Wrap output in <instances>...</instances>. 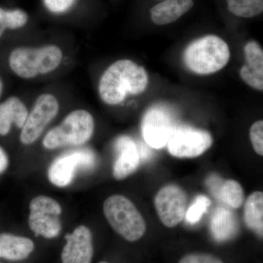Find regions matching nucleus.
<instances>
[{"label":"nucleus","mask_w":263,"mask_h":263,"mask_svg":"<svg viewBox=\"0 0 263 263\" xmlns=\"http://www.w3.org/2000/svg\"><path fill=\"white\" fill-rule=\"evenodd\" d=\"M45 7L53 14H63L70 10L76 0H43Z\"/></svg>","instance_id":"393cba45"},{"label":"nucleus","mask_w":263,"mask_h":263,"mask_svg":"<svg viewBox=\"0 0 263 263\" xmlns=\"http://www.w3.org/2000/svg\"><path fill=\"white\" fill-rule=\"evenodd\" d=\"M95 164L96 157L89 148L70 151L52 162L48 171V179L55 186L65 187L72 182L76 173L92 170Z\"/></svg>","instance_id":"6e6552de"},{"label":"nucleus","mask_w":263,"mask_h":263,"mask_svg":"<svg viewBox=\"0 0 263 263\" xmlns=\"http://www.w3.org/2000/svg\"><path fill=\"white\" fill-rule=\"evenodd\" d=\"M60 109V100L53 93L38 95L21 132L22 143L28 146L37 141L48 124L58 115Z\"/></svg>","instance_id":"423d86ee"},{"label":"nucleus","mask_w":263,"mask_h":263,"mask_svg":"<svg viewBox=\"0 0 263 263\" xmlns=\"http://www.w3.org/2000/svg\"><path fill=\"white\" fill-rule=\"evenodd\" d=\"M29 110L23 100L11 96L0 103V136H6L12 126L22 129L28 117Z\"/></svg>","instance_id":"2eb2a0df"},{"label":"nucleus","mask_w":263,"mask_h":263,"mask_svg":"<svg viewBox=\"0 0 263 263\" xmlns=\"http://www.w3.org/2000/svg\"><path fill=\"white\" fill-rule=\"evenodd\" d=\"M99 263H108V262H99Z\"/></svg>","instance_id":"c85d7f7f"},{"label":"nucleus","mask_w":263,"mask_h":263,"mask_svg":"<svg viewBox=\"0 0 263 263\" xmlns=\"http://www.w3.org/2000/svg\"><path fill=\"white\" fill-rule=\"evenodd\" d=\"M236 230L237 220L234 214L224 208H216L211 221V230L215 239H228L235 234Z\"/></svg>","instance_id":"6ab92c4d"},{"label":"nucleus","mask_w":263,"mask_h":263,"mask_svg":"<svg viewBox=\"0 0 263 263\" xmlns=\"http://www.w3.org/2000/svg\"><path fill=\"white\" fill-rule=\"evenodd\" d=\"M207 185L216 198L233 209L243 205L245 193L241 185L233 179L222 180L216 175L207 179Z\"/></svg>","instance_id":"dca6fc26"},{"label":"nucleus","mask_w":263,"mask_h":263,"mask_svg":"<svg viewBox=\"0 0 263 263\" xmlns=\"http://www.w3.org/2000/svg\"><path fill=\"white\" fill-rule=\"evenodd\" d=\"M251 143L254 152L259 156H263V122L257 121L252 124L249 131Z\"/></svg>","instance_id":"b1692460"},{"label":"nucleus","mask_w":263,"mask_h":263,"mask_svg":"<svg viewBox=\"0 0 263 263\" xmlns=\"http://www.w3.org/2000/svg\"><path fill=\"white\" fill-rule=\"evenodd\" d=\"M211 203V200L205 195H200L195 197L193 203L185 214L184 218L186 222L191 224L198 222L202 215L207 212Z\"/></svg>","instance_id":"5701e85b"},{"label":"nucleus","mask_w":263,"mask_h":263,"mask_svg":"<svg viewBox=\"0 0 263 263\" xmlns=\"http://www.w3.org/2000/svg\"><path fill=\"white\" fill-rule=\"evenodd\" d=\"M114 148L117 157L113 167L114 177L123 180L134 174L140 164V152L136 142L128 136L116 140Z\"/></svg>","instance_id":"ddd939ff"},{"label":"nucleus","mask_w":263,"mask_h":263,"mask_svg":"<svg viewBox=\"0 0 263 263\" xmlns=\"http://www.w3.org/2000/svg\"><path fill=\"white\" fill-rule=\"evenodd\" d=\"M187 197L184 190L176 184H168L159 190L155 205L162 224L167 228L177 226L184 219Z\"/></svg>","instance_id":"9d476101"},{"label":"nucleus","mask_w":263,"mask_h":263,"mask_svg":"<svg viewBox=\"0 0 263 263\" xmlns=\"http://www.w3.org/2000/svg\"><path fill=\"white\" fill-rule=\"evenodd\" d=\"M29 21L27 13L23 10H7L0 7V38L6 30L23 28Z\"/></svg>","instance_id":"4be33fe9"},{"label":"nucleus","mask_w":263,"mask_h":263,"mask_svg":"<svg viewBox=\"0 0 263 263\" xmlns=\"http://www.w3.org/2000/svg\"><path fill=\"white\" fill-rule=\"evenodd\" d=\"M230 13L237 17L251 18L262 14L263 0H226Z\"/></svg>","instance_id":"412c9836"},{"label":"nucleus","mask_w":263,"mask_h":263,"mask_svg":"<svg viewBox=\"0 0 263 263\" xmlns=\"http://www.w3.org/2000/svg\"><path fill=\"white\" fill-rule=\"evenodd\" d=\"M179 263H224L220 258L212 254L195 252L183 256Z\"/></svg>","instance_id":"a878e982"},{"label":"nucleus","mask_w":263,"mask_h":263,"mask_svg":"<svg viewBox=\"0 0 263 263\" xmlns=\"http://www.w3.org/2000/svg\"><path fill=\"white\" fill-rule=\"evenodd\" d=\"M63 60V50L57 44L18 46L10 51L8 65L17 77L32 80L53 73L60 68Z\"/></svg>","instance_id":"f03ea898"},{"label":"nucleus","mask_w":263,"mask_h":263,"mask_svg":"<svg viewBox=\"0 0 263 263\" xmlns=\"http://www.w3.org/2000/svg\"><path fill=\"white\" fill-rule=\"evenodd\" d=\"M246 65L240 68L242 80L258 91L263 90V51L256 41H249L243 48Z\"/></svg>","instance_id":"4468645a"},{"label":"nucleus","mask_w":263,"mask_h":263,"mask_svg":"<svg viewBox=\"0 0 263 263\" xmlns=\"http://www.w3.org/2000/svg\"><path fill=\"white\" fill-rule=\"evenodd\" d=\"M194 5L193 0H162L151 8L150 18L157 25H167L188 13Z\"/></svg>","instance_id":"f3484780"},{"label":"nucleus","mask_w":263,"mask_h":263,"mask_svg":"<svg viewBox=\"0 0 263 263\" xmlns=\"http://www.w3.org/2000/svg\"><path fill=\"white\" fill-rule=\"evenodd\" d=\"M103 212L112 228L128 241H137L146 233V221L127 197L120 195L109 197L104 202Z\"/></svg>","instance_id":"39448f33"},{"label":"nucleus","mask_w":263,"mask_h":263,"mask_svg":"<svg viewBox=\"0 0 263 263\" xmlns=\"http://www.w3.org/2000/svg\"><path fill=\"white\" fill-rule=\"evenodd\" d=\"M213 144L209 132L188 126H176L167 141L170 154L178 158H195L205 153Z\"/></svg>","instance_id":"1a4fd4ad"},{"label":"nucleus","mask_w":263,"mask_h":263,"mask_svg":"<svg viewBox=\"0 0 263 263\" xmlns=\"http://www.w3.org/2000/svg\"><path fill=\"white\" fill-rule=\"evenodd\" d=\"M148 84V73L144 67L123 59L114 62L104 71L99 81L98 94L104 103L117 105L129 95L142 94Z\"/></svg>","instance_id":"f257e3e1"},{"label":"nucleus","mask_w":263,"mask_h":263,"mask_svg":"<svg viewBox=\"0 0 263 263\" xmlns=\"http://www.w3.org/2000/svg\"><path fill=\"white\" fill-rule=\"evenodd\" d=\"M95 119L85 109H76L67 114L61 124L50 129L43 140V145L49 150L62 147L81 146L94 134Z\"/></svg>","instance_id":"20e7f679"},{"label":"nucleus","mask_w":263,"mask_h":263,"mask_svg":"<svg viewBox=\"0 0 263 263\" xmlns=\"http://www.w3.org/2000/svg\"><path fill=\"white\" fill-rule=\"evenodd\" d=\"M246 224L251 230L262 235L263 230V193L254 192L249 195L245 205Z\"/></svg>","instance_id":"aec40b11"},{"label":"nucleus","mask_w":263,"mask_h":263,"mask_svg":"<svg viewBox=\"0 0 263 263\" xmlns=\"http://www.w3.org/2000/svg\"><path fill=\"white\" fill-rule=\"evenodd\" d=\"M3 90H4V82H3V79L0 76V98H1L2 95H3Z\"/></svg>","instance_id":"cd10ccee"},{"label":"nucleus","mask_w":263,"mask_h":263,"mask_svg":"<svg viewBox=\"0 0 263 263\" xmlns=\"http://www.w3.org/2000/svg\"><path fill=\"white\" fill-rule=\"evenodd\" d=\"M9 160L5 150L0 146V174L8 168Z\"/></svg>","instance_id":"bb28decb"},{"label":"nucleus","mask_w":263,"mask_h":263,"mask_svg":"<svg viewBox=\"0 0 263 263\" xmlns=\"http://www.w3.org/2000/svg\"><path fill=\"white\" fill-rule=\"evenodd\" d=\"M65 238L67 242L62 249V263H91L94 247L92 235L87 227H78Z\"/></svg>","instance_id":"f8f14e48"},{"label":"nucleus","mask_w":263,"mask_h":263,"mask_svg":"<svg viewBox=\"0 0 263 263\" xmlns=\"http://www.w3.org/2000/svg\"><path fill=\"white\" fill-rule=\"evenodd\" d=\"M61 205L51 197L41 195L29 204V226L37 236L53 238L62 230Z\"/></svg>","instance_id":"0eeeda50"},{"label":"nucleus","mask_w":263,"mask_h":263,"mask_svg":"<svg viewBox=\"0 0 263 263\" xmlns=\"http://www.w3.org/2000/svg\"><path fill=\"white\" fill-rule=\"evenodd\" d=\"M230 59L229 46L214 34L198 38L185 48L183 61L194 73L209 75L224 68Z\"/></svg>","instance_id":"7ed1b4c3"},{"label":"nucleus","mask_w":263,"mask_h":263,"mask_svg":"<svg viewBox=\"0 0 263 263\" xmlns=\"http://www.w3.org/2000/svg\"><path fill=\"white\" fill-rule=\"evenodd\" d=\"M34 249V243L28 238L10 234L0 235V258L23 260L32 253Z\"/></svg>","instance_id":"a211bd4d"},{"label":"nucleus","mask_w":263,"mask_h":263,"mask_svg":"<svg viewBox=\"0 0 263 263\" xmlns=\"http://www.w3.org/2000/svg\"><path fill=\"white\" fill-rule=\"evenodd\" d=\"M176 125L167 110L159 107L148 109L142 122V134L148 146L160 149L167 146Z\"/></svg>","instance_id":"9b49d317"}]
</instances>
